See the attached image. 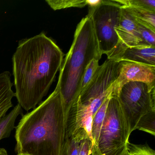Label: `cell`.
I'll return each mask as SVG.
<instances>
[{"label": "cell", "instance_id": "1", "mask_svg": "<svg viewBox=\"0 0 155 155\" xmlns=\"http://www.w3.org/2000/svg\"><path fill=\"white\" fill-rule=\"evenodd\" d=\"M64 54L44 33L19 42L12 57L15 97L27 111L41 103L60 70Z\"/></svg>", "mask_w": 155, "mask_h": 155}, {"label": "cell", "instance_id": "2", "mask_svg": "<svg viewBox=\"0 0 155 155\" xmlns=\"http://www.w3.org/2000/svg\"><path fill=\"white\" fill-rule=\"evenodd\" d=\"M65 113L58 87L16 127L18 155H61L65 135Z\"/></svg>", "mask_w": 155, "mask_h": 155}, {"label": "cell", "instance_id": "3", "mask_svg": "<svg viewBox=\"0 0 155 155\" xmlns=\"http://www.w3.org/2000/svg\"><path fill=\"white\" fill-rule=\"evenodd\" d=\"M101 57L92 21L87 16L78 24L72 45L60 70L57 87L62 98L65 118L79 96L87 66L92 60H100Z\"/></svg>", "mask_w": 155, "mask_h": 155}, {"label": "cell", "instance_id": "4", "mask_svg": "<svg viewBox=\"0 0 155 155\" xmlns=\"http://www.w3.org/2000/svg\"><path fill=\"white\" fill-rule=\"evenodd\" d=\"M130 135L118 99L111 94L100 132L94 155H123Z\"/></svg>", "mask_w": 155, "mask_h": 155}, {"label": "cell", "instance_id": "5", "mask_svg": "<svg viewBox=\"0 0 155 155\" xmlns=\"http://www.w3.org/2000/svg\"><path fill=\"white\" fill-rule=\"evenodd\" d=\"M116 96L130 136L141 117L150 110H155V83L127 82L120 87Z\"/></svg>", "mask_w": 155, "mask_h": 155}, {"label": "cell", "instance_id": "6", "mask_svg": "<svg viewBox=\"0 0 155 155\" xmlns=\"http://www.w3.org/2000/svg\"><path fill=\"white\" fill-rule=\"evenodd\" d=\"M88 9L87 16L92 21L101 53L112 60L118 44L115 28L120 20L121 5L115 1L103 0L97 7Z\"/></svg>", "mask_w": 155, "mask_h": 155}, {"label": "cell", "instance_id": "7", "mask_svg": "<svg viewBox=\"0 0 155 155\" xmlns=\"http://www.w3.org/2000/svg\"><path fill=\"white\" fill-rule=\"evenodd\" d=\"M120 68V61L107 59L99 66L89 84L80 94L77 100L82 105L89 107L93 116L112 94Z\"/></svg>", "mask_w": 155, "mask_h": 155}, {"label": "cell", "instance_id": "8", "mask_svg": "<svg viewBox=\"0 0 155 155\" xmlns=\"http://www.w3.org/2000/svg\"><path fill=\"white\" fill-rule=\"evenodd\" d=\"M119 42L112 60L119 61L127 48L141 43L138 23L125 8L121 6V13L118 25L115 28Z\"/></svg>", "mask_w": 155, "mask_h": 155}, {"label": "cell", "instance_id": "9", "mask_svg": "<svg viewBox=\"0 0 155 155\" xmlns=\"http://www.w3.org/2000/svg\"><path fill=\"white\" fill-rule=\"evenodd\" d=\"M119 74L115 81L112 94L116 95L121 87L130 81L155 83V66L128 61H120Z\"/></svg>", "mask_w": 155, "mask_h": 155}, {"label": "cell", "instance_id": "10", "mask_svg": "<svg viewBox=\"0 0 155 155\" xmlns=\"http://www.w3.org/2000/svg\"><path fill=\"white\" fill-rule=\"evenodd\" d=\"M92 118L93 114L90 108L82 105L77 100L66 116L65 137L84 132L92 140Z\"/></svg>", "mask_w": 155, "mask_h": 155}, {"label": "cell", "instance_id": "11", "mask_svg": "<svg viewBox=\"0 0 155 155\" xmlns=\"http://www.w3.org/2000/svg\"><path fill=\"white\" fill-rule=\"evenodd\" d=\"M120 61H128L155 66V47L137 45L128 48Z\"/></svg>", "mask_w": 155, "mask_h": 155}, {"label": "cell", "instance_id": "12", "mask_svg": "<svg viewBox=\"0 0 155 155\" xmlns=\"http://www.w3.org/2000/svg\"><path fill=\"white\" fill-rule=\"evenodd\" d=\"M12 85L9 72L0 74V120L13 106L12 99L15 93L12 90Z\"/></svg>", "mask_w": 155, "mask_h": 155}, {"label": "cell", "instance_id": "13", "mask_svg": "<svg viewBox=\"0 0 155 155\" xmlns=\"http://www.w3.org/2000/svg\"><path fill=\"white\" fill-rule=\"evenodd\" d=\"M111 95L102 103L92 118L91 133L93 155H95L97 151L100 132L105 117L108 103Z\"/></svg>", "mask_w": 155, "mask_h": 155}, {"label": "cell", "instance_id": "14", "mask_svg": "<svg viewBox=\"0 0 155 155\" xmlns=\"http://www.w3.org/2000/svg\"><path fill=\"white\" fill-rule=\"evenodd\" d=\"M22 107L18 104L8 115L0 120V140L9 137L15 128V121L19 115L22 114Z\"/></svg>", "mask_w": 155, "mask_h": 155}, {"label": "cell", "instance_id": "15", "mask_svg": "<svg viewBox=\"0 0 155 155\" xmlns=\"http://www.w3.org/2000/svg\"><path fill=\"white\" fill-rule=\"evenodd\" d=\"M122 7L127 9L138 24L155 31V12L132 7Z\"/></svg>", "mask_w": 155, "mask_h": 155}, {"label": "cell", "instance_id": "16", "mask_svg": "<svg viewBox=\"0 0 155 155\" xmlns=\"http://www.w3.org/2000/svg\"><path fill=\"white\" fill-rule=\"evenodd\" d=\"M88 137L82 134H75L65 137L61 155H78L81 142Z\"/></svg>", "mask_w": 155, "mask_h": 155}, {"label": "cell", "instance_id": "17", "mask_svg": "<svg viewBox=\"0 0 155 155\" xmlns=\"http://www.w3.org/2000/svg\"><path fill=\"white\" fill-rule=\"evenodd\" d=\"M136 129L155 136V110H150L142 116L136 126Z\"/></svg>", "mask_w": 155, "mask_h": 155}, {"label": "cell", "instance_id": "18", "mask_svg": "<svg viewBox=\"0 0 155 155\" xmlns=\"http://www.w3.org/2000/svg\"><path fill=\"white\" fill-rule=\"evenodd\" d=\"M46 2L54 10L70 8H82L87 6L86 0H47Z\"/></svg>", "mask_w": 155, "mask_h": 155}, {"label": "cell", "instance_id": "19", "mask_svg": "<svg viewBox=\"0 0 155 155\" xmlns=\"http://www.w3.org/2000/svg\"><path fill=\"white\" fill-rule=\"evenodd\" d=\"M116 2L126 7H132L155 12V0H118Z\"/></svg>", "mask_w": 155, "mask_h": 155}, {"label": "cell", "instance_id": "20", "mask_svg": "<svg viewBox=\"0 0 155 155\" xmlns=\"http://www.w3.org/2000/svg\"><path fill=\"white\" fill-rule=\"evenodd\" d=\"M99 60L94 59L87 66L81 83L80 94L87 87L93 78L98 68L99 67Z\"/></svg>", "mask_w": 155, "mask_h": 155}, {"label": "cell", "instance_id": "21", "mask_svg": "<svg viewBox=\"0 0 155 155\" xmlns=\"http://www.w3.org/2000/svg\"><path fill=\"white\" fill-rule=\"evenodd\" d=\"M138 27L141 41L139 45L155 47V31L138 23Z\"/></svg>", "mask_w": 155, "mask_h": 155}, {"label": "cell", "instance_id": "22", "mask_svg": "<svg viewBox=\"0 0 155 155\" xmlns=\"http://www.w3.org/2000/svg\"><path fill=\"white\" fill-rule=\"evenodd\" d=\"M127 149L129 153L133 155H155V150L147 144L136 145L128 141Z\"/></svg>", "mask_w": 155, "mask_h": 155}, {"label": "cell", "instance_id": "23", "mask_svg": "<svg viewBox=\"0 0 155 155\" xmlns=\"http://www.w3.org/2000/svg\"><path fill=\"white\" fill-rule=\"evenodd\" d=\"M92 140L87 138L81 142L78 155H93Z\"/></svg>", "mask_w": 155, "mask_h": 155}, {"label": "cell", "instance_id": "24", "mask_svg": "<svg viewBox=\"0 0 155 155\" xmlns=\"http://www.w3.org/2000/svg\"><path fill=\"white\" fill-rule=\"evenodd\" d=\"M103 0H86L87 5L88 6V8H94L97 7L98 6L101 4Z\"/></svg>", "mask_w": 155, "mask_h": 155}, {"label": "cell", "instance_id": "25", "mask_svg": "<svg viewBox=\"0 0 155 155\" xmlns=\"http://www.w3.org/2000/svg\"><path fill=\"white\" fill-rule=\"evenodd\" d=\"M0 155H8L7 150L4 148H0Z\"/></svg>", "mask_w": 155, "mask_h": 155}, {"label": "cell", "instance_id": "26", "mask_svg": "<svg viewBox=\"0 0 155 155\" xmlns=\"http://www.w3.org/2000/svg\"><path fill=\"white\" fill-rule=\"evenodd\" d=\"M123 155H132V154H130V153H129V152H128V151H127V152H126V153H125V154H124Z\"/></svg>", "mask_w": 155, "mask_h": 155}, {"label": "cell", "instance_id": "27", "mask_svg": "<svg viewBox=\"0 0 155 155\" xmlns=\"http://www.w3.org/2000/svg\"><path fill=\"white\" fill-rule=\"evenodd\" d=\"M23 155V154H20V155Z\"/></svg>", "mask_w": 155, "mask_h": 155}]
</instances>
